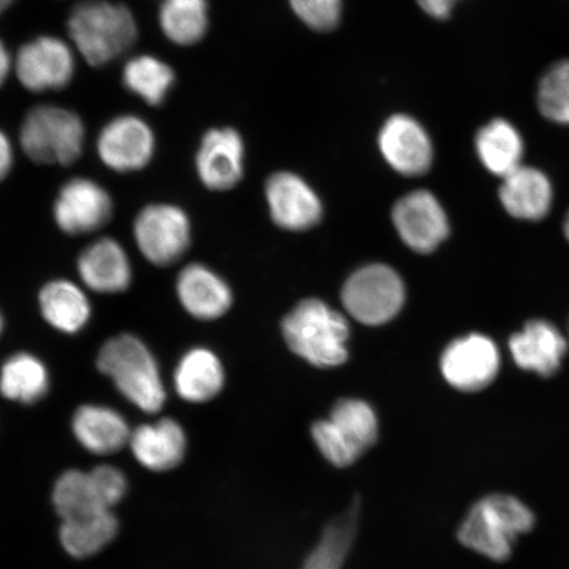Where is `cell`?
Returning <instances> with one entry per match:
<instances>
[{
  "label": "cell",
  "mask_w": 569,
  "mask_h": 569,
  "mask_svg": "<svg viewBox=\"0 0 569 569\" xmlns=\"http://www.w3.org/2000/svg\"><path fill=\"white\" fill-rule=\"evenodd\" d=\"M13 67L27 90L41 92L67 88L74 77L76 60L66 41L40 36L19 49Z\"/></svg>",
  "instance_id": "10"
},
{
  "label": "cell",
  "mask_w": 569,
  "mask_h": 569,
  "mask_svg": "<svg viewBox=\"0 0 569 569\" xmlns=\"http://www.w3.org/2000/svg\"><path fill=\"white\" fill-rule=\"evenodd\" d=\"M53 503L62 521L104 509L98 500L89 472L70 469L57 480Z\"/></svg>",
  "instance_id": "30"
},
{
  "label": "cell",
  "mask_w": 569,
  "mask_h": 569,
  "mask_svg": "<svg viewBox=\"0 0 569 569\" xmlns=\"http://www.w3.org/2000/svg\"><path fill=\"white\" fill-rule=\"evenodd\" d=\"M89 473L99 502L104 509L111 510L127 492L124 473L111 466L98 467Z\"/></svg>",
  "instance_id": "34"
},
{
  "label": "cell",
  "mask_w": 569,
  "mask_h": 569,
  "mask_svg": "<svg viewBox=\"0 0 569 569\" xmlns=\"http://www.w3.org/2000/svg\"><path fill=\"white\" fill-rule=\"evenodd\" d=\"M270 216L283 230L306 231L316 227L323 216L316 191L300 176L279 172L266 184Z\"/></svg>",
  "instance_id": "16"
},
{
  "label": "cell",
  "mask_w": 569,
  "mask_h": 569,
  "mask_svg": "<svg viewBox=\"0 0 569 569\" xmlns=\"http://www.w3.org/2000/svg\"><path fill=\"white\" fill-rule=\"evenodd\" d=\"M282 333L290 350L312 366L333 368L348 359L350 325L343 315L317 298L298 303L284 317Z\"/></svg>",
  "instance_id": "4"
},
{
  "label": "cell",
  "mask_w": 569,
  "mask_h": 569,
  "mask_svg": "<svg viewBox=\"0 0 569 569\" xmlns=\"http://www.w3.org/2000/svg\"><path fill=\"white\" fill-rule=\"evenodd\" d=\"M156 139L152 128L139 117L122 116L103 127L97 141L99 159L113 172L132 173L153 159Z\"/></svg>",
  "instance_id": "11"
},
{
  "label": "cell",
  "mask_w": 569,
  "mask_h": 569,
  "mask_svg": "<svg viewBox=\"0 0 569 569\" xmlns=\"http://www.w3.org/2000/svg\"><path fill=\"white\" fill-rule=\"evenodd\" d=\"M224 382L223 362L216 352L206 347L190 348L174 368L176 393L190 403L213 400L223 390Z\"/></svg>",
  "instance_id": "21"
},
{
  "label": "cell",
  "mask_w": 569,
  "mask_h": 569,
  "mask_svg": "<svg viewBox=\"0 0 569 569\" xmlns=\"http://www.w3.org/2000/svg\"><path fill=\"white\" fill-rule=\"evenodd\" d=\"M4 329H6L4 317H3L2 310H0V338H2Z\"/></svg>",
  "instance_id": "39"
},
{
  "label": "cell",
  "mask_w": 569,
  "mask_h": 569,
  "mask_svg": "<svg viewBox=\"0 0 569 569\" xmlns=\"http://www.w3.org/2000/svg\"><path fill=\"white\" fill-rule=\"evenodd\" d=\"M565 234H566V238L569 241V211H568L567 218L565 220Z\"/></svg>",
  "instance_id": "40"
},
{
  "label": "cell",
  "mask_w": 569,
  "mask_h": 569,
  "mask_svg": "<svg viewBox=\"0 0 569 569\" xmlns=\"http://www.w3.org/2000/svg\"><path fill=\"white\" fill-rule=\"evenodd\" d=\"M475 147L482 166L495 176L507 177L522 166L523 139L507 119L497 118L482 126Z\"/></svg>",
  "instance_id": "25"
},
{
  "label": "cell",
  "mask_w": 569,
  "mask_h": 569,
  "mask_svg": "<svg viewBox=\"0 0 569 569\" xmlns=\"http://www.w3.org/2000/svg\"><path fill=\"white\" fill-rule=\"evenodd\" d=\"M509 350L523 371L550 377L559 371L567 343L557 327L547 320L536 319L510 338Z\"/></svg>",
  "instance_id": "18"
},
{
  "label": "cell",
  "mask_w": 569,
  "mask_h": 569,
  "mask_svg": "<svg viewBox=\"0 0 569 569\" xmlns=\"http://www.w3.org/2000/svg\"><path fill=\"white\" fill-rule=\"evenodd\" d=\"M391 219L403 243L418 253L436 251L450 233L445 209L427 190L398 199Z\"/></svg>",
  "instance_id": "12"
},
{
  "label": "cell",
  "mask_w": 569,
  "mask_h": 569,
  "mask_svg": "<svg viewBox=\"0 0 569 569\" xmlns=\"http://www.w3.org/2000/svg\"><path fill=\"white\" fill-rule=\"evenodd\" d=\"M159 21L162 33L173 44H198L209 30L208 0H162Z\"/></svg>",
  "instance_id": "27"
},
{
  "label": "cell",
  "mask_w": 569,
  "mask_h": 569,
  "mask_svg": "<svg viewBox=\"0 0 569 569\" xmlns=\"http://www.w3.org/2000/svg\"><path fill=\"white\" fill-rule=\"evenodd\" d=\"M132 233L142 258L158 268L177 264L191 246L190 218L173 203L144 206L133 219Z\"/></svg>",
  "instance_id": "6"
},
{
  "label": "cell",
  "mask_w": 569,
  "mask_h": 569,
  "mask_svg": "<svg viewBox=\"0 0 569 569\" xmlns=\"http://www.w3.org/2000/svg\"><path fill=\"white\" fill-rule=\"evenodd\" d=\"M118 521L111 510L66 519L60 529L63 549L74 558H89L116 538Z\"/></svg>",
  "instance_id": "26"
},
{
  "label": "cell",
  "mask_w": 569,
  "mask_h": 569,
  "mask_svg": "<svg viewBox=\"0 0 569 569\" xmlns=\"http://www.w3.org/2000/svg\"><path fill=\"white\" fill-rule=\"evenodd\" d=\"M11 68L12 60L9 49H7L4 42L0 40V88L3 87L7 78H9Z\"/></svg>",
  "instance_id": "37"
},
{
  "label": "cell",
  "mask_w": 569,
  "mask_h": 569,
  "mask_svg": "<svg viewBox=\"0 0 569 569\" xmlns=\"http://www.w3.org/2000/svg\"><path fill=\"white\" fill-rule=\"evenodd\" d=\"M502 180L500 199L511 217L540 220L550 212L552 187L542 170L521 166Z\"/></svg>",
  "instance_id": "23"
},
{
  "label": "cell",
  "mask_w": 569,
  "mask_h": 569,
  "mask_svg": "<svg viewBox=\"0 0 569 569\" xmlns=\"http://www.w3.org/2000/svg\"><path fill=\"white\" fill-rule=\"evenodd\" d=\"M176 296L182 309L202 322L224 317L233 303L230 284L201 262L181 269L176 279Z\"/></svg>",
  "instance_id": "17"
},
{
  "label": "cell",
  "mask_w": 569,
  "mask_h": 569,
  "mask_svg": "<svg viewBox=\"0 0 569 569\" xmlns=\"http://www.w3.org/2000/svg\"><path fill=\"white\" fill-rule=\"evenodd\" d=\"M500 362L501 356L492 339L469 333L447 346L440 359V371L452 388L475 393L495 381Z\"/></svg>",
  "instance_id": "9"
},
{
  "label": "cell",
  "mask_w": 569,
  "mask_h": 569,
  "mask_svg": "<svg viewBox=\"0 0 569 569\" xmlns=\"http://www.w3.org/2000/svg\"><path fill=\"white\" fill-rule=\"evenodd\" d=\"M536 526L532 510L510 495L482 497L469 509L458 530L459 542L493 561H507L513 555L519 537Z\"/></svg>",
  "instance_id": "2"
},
{
  "label": "cell",
  "mask_w": 569,
  "mask_h": 569,
  "mask_svg": "<svg viewBox=\"0 0 569 569\" xmlns=\"http://www.w3.org/2000/svg\"><path fill=\"white\" fill-rule=\"evenodd\" d=\"M71 426L78 442L94 455L117 453L130 443L132 431L124 417L103 405L78 408Z\"/></svg>",
  "instance_id": "22"
},
{
  "label": "cell",
  "mask_w": 569,
  "mask_h": 569,
  "mask_svg": "<svg viewBox=\"0 0 569 569\" xmlns=\"http://www.w3.org/2000/svg\"><path fill=\"white\" fill-rule=\"evenodd\" d=\"M112 216V197L91 178H70L62 184L53 203L54 222L70 237L101 231L111 222Z\"/></svg>",
  "instance_id": "8"
},
{
  "label": "cell",
  "mask_w": 569,
  "mask_h": 569,
  "mask_svg": "<svg viewBox=\"0 0 569 569\" xmlns=\"http://www.w3.org/2000/svg\"><path fill=\"white\" fill-rule=\"evenodd\" d=\"M51 389V373L38 356L20 351L9 356L0 367V395L23 405L39 402Z\"/></svg>",
  "instance_id": "24"
},
{
  "label": "cell",
  "mask_w": 569,
  "mask_h": 569,
  "mask_svg": "<svg viewBox=\"0 0 569 569\" xmlns=\"http://www.w3.org/2000/svg\"><path fill=\"white\" fill-rule=\"evenodd\" d=\"M330 421L361 457L379 439V419L371 405L362 400H340L331 410Z\"/></svg>",
  "instance_id": "29"
},
{
  "label": "cell",
  "mask_w": 569,
  "mask_h": 569,
  "mask_svg": "<svg viewBox=\"0 0 569 569\" xmlns=\"http://www.w3.org/2000/svg\"><path fill=\"white\" fill-rule=\"evenodd\" d=\"M13 167V148L7 134L0 130V182L11 173Z\"/></svg>",
  "instance_id": "36"
},
{
  "label": "cell",
  "mask_w": 569,
  "mask_h": 569,
  "mask_svg": "<svg viewBox=\"0 0 569 569\" xmlns=\"http://www.w3.org/2000/svg\"><path fill=\"white\" fill-rule=\"evenodd\" d=\"M71 41L91 67L118 59L138 39L133 13L122 3L89 0L77 4L68 19Z\"/></svg>",
  "instance_id": "3"
},
{
  "label": "cell",
  "mask_w": 569,
  "mask_h": 569,
  "mask_svg": "<svg viewBox=\"0 0 569 569\" xmlns=\"http://www.w3.org/2000/svg\"><path fill=\"white\" fill-rule=\"evenodd\" d=\"M84 126L80 117L63 107H34L20 127V146L28 159L41 166L67 167L81 158Z\"/></svg>",
  "instance_id": "5"
},
{
  "label": "cell",
  "mask_w": 569,
  "mask_h": 569,
  "mask_svg": "<svg viewBox=\"0 0 569 569\" xmlns=\"http://www.w3.org/2000/svg\"><path fill=\"white\" fill-rule=\"evenodd\" d=\"M460 0H417L421 10L430 18L447 20Z\"/></svg>",
  "instance_id": "35"
},
{
  "label": "cell",
  "mask_w": 569,
  "mask_h": 569,
  "mask_svg": "<svg viewBox=\"0 0 569 569\" xmlns=\"http://www.w3.org/2000/svg\"><path fill=\"white\" fill-rule=\"evenodd\" d=\"M405 298L407 290L400 274L383 264L356 270L341 291L346 310L367 326L388 323L403 308Z\"/></svg>",
  "instance_id": "7"
},
{
  "label": "cell",
  "mask_w": 569,
  "mask_h": 569,
  "mask_svg": "<svg viewBox=\"0 0 569 569\" xmlns=\"http://www.w3.org/2000/svg\"><path fill=\"white\" fill-rule=\"evenodd\" d=\"M196 170L204 188L231 190L244 174V141L233 128H212L204 133L196 156Z\"/></svg>",
  "instance_id": "14"
},
{
  "label": "cell",
  "mask_w": 569,
  "mask_h": 569,
  "mask_svg": "<svg viewBox=\"0 0 569 569\" xmlns=\"http://www.w3.org/2000/svg\"><path fill=\"white\" fill-rule=\"evenodd\" d=\"M77 272L84 288L102 296L122 295L133 281L130 256L120 241L109 237L83 249L77 259Z\"/></svg>",
  "instance_id": "15"
},
{
  "label": "cell",
  "mask_w": 569,
  "mask_h": 569,
  "mask_svg": "<svg viewBox=\"0 0 569 569\" xmlns=\"http://www.w3.org/2000/svg\"><path fill=\"white\" fill-rule=\"evenodd\" d=\"M538 109L552 123L569 126V59L555 62L540 78Z\"/></svg>",
  "instance_id": "31"
},
{
  "label": "cell",
  "mask_w": 569,
  "mask_h": 569,
  "mask_svg": "<svg viewBox=\"0 0 569 569\" xmlns=\"http://www.w3.org/2000/svg\"><path fill=\"white\" fill-rule=\"evenodd\" d=\"M13 2H16V0H0V16H3Z\"/></svg>",
  "instance_id": "38"
},
{
  "label": "cell",
  "mask_w": 569,
  "mask_h": 569,
  "mask_svg": "<svg viewBox=\"0 0 569 569\" xmlns=\"http://www.w3.org/2000/svg\"><path fill=\"white\" fill-rule=\"evenodd\" d=\"M38 305L42 319L67 336H76L87 329L92 317L91 301L84 287L67 279L42 284Z\"/></svg>",
  "instance_id": "19"
},
{
  "label": "cell",
  "mask_w": 569,
  "mask_h": 569,
  "mask_svg": "<svg viewBox=\"0 0 569 569\" xmlns=\"http://www.w3.org/2000/svg\"><path fill=\"white\" fill-rule=\"evenodd\" d=\"M97 368L141 411L156 415L166 405L159 361L140 337L123 332L106 340L97 355Z\"/></svg>",
  "instance_id": "1"
},
{
  "label": "cell",
  "mask_w": 569,
  "mask_h": 569,
  "mask_svg": "<svg viewBox=\"0 0 569 569\" xmlns=\"http://www.w3.org/2000/svg\"><path fill=\"white\" fill-rule=\"evenodd\" d=\"M303 24L317 32L336 30L343 12V0H289Z\"/></svg>",
  "instance_id": "33"
},
{
  "label": "cell",
  "mask_w": 569,
  "mask_h": 569,
  "mask_svg": "<svg viewBox=\"0 0 569 569\" xmlns=\"http://www.w3.org/2000/svg\"><path fill=\"white\" fill-rule=\"evenodd\" d=\"M174 81L173 69L153 56L134 57L123 69L126 89L153 107L166 101Z\"/></svg>",
  "instance_id": "28"
},
{
  "label": "cell",
  "mask_w": 569,
  "mask_h": 569,
  "mask_svg": "<svg viewBox=\"0 0 569 569\" xmlns=\"http://www.w3.org/2000/svg\"><path fill=\"white\" fill-rule=\"evenodd\" d=\"M311 436L319 452L332 466L347 468L361 458V455L341 436L330 419H322L312 425Z\"/></svg>",
  "instance_id": "32"
},
{
  "label": "cell",
  "mask_w": 569,
  "mask_h": 569,
  "mask_svg": "<svg viewBox=\"0 0 569 569\" xmlns=\"http://www.w3.org/2000/svg\"><path fill=\"white\" fill-rule=\"evenodd\" d=\"M379 147L382 158L402 176H422L432 166L430 134L415 117L407 113H396L386 120L379 133Z\"/></svg>",
  "instance_id": "13"
},
{
  "label": "cell",
  "mask_w": 569,
  "mask_h": 569,
  "mask_svg": "<svg viewBox=\"0 0 569 569\" xmlns=\"http://www.w3.org/2000/svg\"><path fill=\"white\" fill-rule=\"evenodd\" d=\"M128 445L142 467L163 472L182 461L187 452V436L174 419L162 418L158 422L141 425L134 429Z\"/></svg>",
  "instance_id": "20"
}]
</instances>
